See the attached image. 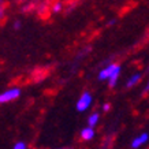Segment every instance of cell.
Wrapping results in <instances>:
<instances>
[{"label": "cell", "instance_id": "30bf717a", "mask_svg": "<svg viewBox=\"0 0 149 149\" xmlns=\"http://www.w3.org/2000/svg\"><path fill=\"white\" fill-rule=\"evenodd\" d=\"M60 10H62V4H60V3H56L55 7H54V11L55 13H58V11H60Z\"/></svg>", "mask_w": 149, "mask_h": 149}, {"label": "cell", "instance_id": "7a4b0ae2", "mask_svg": "<svg viewBox=\"0 0 149 149\" xmlns=\"http://www.w3.org/2000/svg\"><path fill=\"white\" fill-rule=\"evenodd\" d=\"M91 104H92L91 93L85 92V93H82L81 97H79V100L77 101V109L78 111H86V109L91 107Z\"/></svg>", "mask_w": 149, "mask_h": 149}, {"label": "cell", "instance_id": "7c38bea8", "mask_svg": "<svg viewBox=\"0 0 149 149\" xmlns=\"http://www.w3.org/2000/svg\"><path fill=\"white\" fill-rule=\"evenodd\" d=\"M19 26H21V23H15V25H14V27H15V29H19Z\"/></svg>", "mask_w": 149, "mask_h": 149}, {"label": "cell", "instance_id": "277c9868", "mask_svg": "<svg viewBox=\"0 0 149 149\" xmlns=\"http://www.w3.org/2000/svg\"><path fill=\"white\" fill-rule=\"evenodd\" d=\"M148 140H149V134H148V133H144V134H141L140 137L134 138L133 144H131V148H133V149L140 148V146H142V145H144Z\"/></svg>", "mask_w": 149, "mask_h": 149}, {"label": "cell", "instance_id": "6da1fadb", "mask_svg": "<svg viewBox=\"0 0 149 149\" xmlns=\"http://www.w3.org/2000/svg\"><path fill=\"white\" fill-rule=\"evenodd\" d=\"M19 96H21V89H18V88L8 89V91H6L4 93L0 95V103H8V101H13V100L18 99Z\"/></svg>", "mask_w": 149, "mask_h": 149}, {"label": "cell", "instance_id": "8fae6325", "mask_svg": "<svg viewBox=\"0 0 149 149\" xmlns=\"http://www.w3.org/2000/svg\"><path fill=\"white\" fill-rule=\"evenodd\" d=\"M109 108H111V105H109L108 103H105L103 105V109H104V111H109Z\"/></svg>", "mask_w": 149, "mask_h": 149}, {"label": "cell", "instance_id": "8992f818", "mask_svg": "<svg viewBox=\"0 0 149 149\" xmlns=\"http://www.w3.org/2000/svg\"><path fill=\"white\" fill-rule=\"evenodd\" d=\"M93 137H95V131H93V127L92 126L86 127V129H84V130L81 131V138L82 140L89 141V140H92Z\"/></svg>", "mask_w": 149, "mask_h": 149}, {"label": "cell", "instance_id": "4fadbf2b", "mask_svg": "<svg viewBox=\"0 0 149 149\" xmlns=\"http://www.w3.org/2000/svg\"><path fill=\"white\" fill-rule=\"evenodd\" d=\"M149 91V82H148V86H146V89H145V92H148Z\"/></svg>", "mask_w": 149, "mask_h": 149}, {"label": "cell", "instance_id": "ba28073f", "mask_svg": "<svg viewBox=\"0 0 149 149\" xmlns=\"http://www.w3.org/2000/svg\"><path fill=\"white\" fill-rule=\"evenodd\" d=\"M99 119H100V115H99V113H97V112L92 113L91 116H89V126L95 127L96 125H97V122H99Z\"/></svg>", "mask_w": 149, "mask_h": 149}, {"label": "cell", "instance_id": "9c48e42d", "mask_svg": "<svg viewBox=\"0 0 149 149\" xmlns=\"http://www.w3.org/2000/svg\"><path fill=\"white\" fill-rule=\"evenodd\" d=\"M13 149H26V144L22 142V141H19V142H17V144L14 145Z\"/></svg>", "mask_w": 149, "mask_h": 149}, {"label": "cell", "instance_id": "52a82bcc", "mask_svg": "<svg viewBox=\"0 0 149 149\" xmlns=\"http://www.w3.org/2000/svg\"><path fill=\"white\" fill-rule=\"evenodd\" d=\"M140 78H141V74H134V75H131L130 79L127 81V88H131V86H134L137 82L140 81Z\"/></svg>", "mask_w": 149, "mask_h": 149}, {"label": "cell", "instance_id": "5b68a950", "mask_svg": "<svg viewBox=\"0 0 149 149\" xmlns=\"http://www.w3.org/2000/svg\"><path fill=\"white\" fill-rule=\"evenodd\" d=\"M119 72H120V67H119V66H116V68H115V70H113V72L111 74V77L108 78V85H109V88H113V86L116 85L118 78H119Z\"/></svg>", "mask_w": 149, "mask_h": 149}, {"label": "cell", "instance_id": "3957f363", "mask_svg": "<svg viewBox=\"0 0 149 149\" xmlns=\"http://www.w3.org/2000/svg\"><path fill=\"white\" fill-rule=\"evenodd\" d=\"M118 64H109V66H107L105 68H103L101 71H100L99 74V79L100 81H104V79H108L109 77H111V74L113 72V70L116 68Z\"/></svg>", "mask_w": 149, "mask_h": 149}]
</instances>
